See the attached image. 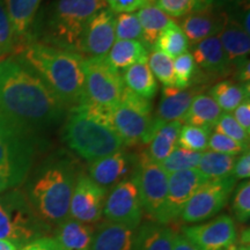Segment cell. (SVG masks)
Here are the masks:
<instances>
[{"instance_id": "6da1fadb", "label": "cell", "mask_w": 250, "mask_h": 250, "mask_svg": "<svg viewBox=\"0 0 250 250\" xmlns=\"http://www.w3.org/2000/svg\"><path fill=\"white\" fill-rule=\"evenodd\" d=\"M67 111L21 56L0 61V136L40 146Z\"/></svg>"}, {"instance_id": "7a4b0ae2", "label": "cell", "mask_w": 250, "mask_h": 250, "mask_svg": "<svg viewBox=\"0 0 250 250\" xmlns=\"http://www.w3.org/2000/svg\"><path fill=\"white\" fill-rule=\"evenodd\" d=\"M80 171L77 159L61 149L50 155L31 176L24 193L48 226H57L70 217L71 197Z\"/></svg>"}, {"instance_id": "3957f363", "label": "cell", "mask_w": 250, "mask_h": 250, "mask_svg": "<svg viewBox=\"0 0 250 250\" xmlns=\"http://www.w3.org/2000/svg\"><path fill=\"white\" fill-rule=\"evenodd\" d=\"M103 8H107L104 0H52L40 8L31 42L79 54L87 22Z\"/></svg>"}, {"instance_id": "277c9868", "label": "cell", "mask_w": 250, "mask_h": 250, "mask_svg": "<svg viewBox=\"0 0 250 250\" xmlns=\"http://www.w3.org/2000/svg\"><path fill=\"white\" fill-rule=\"evenodd\" d=\"M21 57L42 78L67 109L86 102L83 62L85 56L31 42Z\"/></svg>"}, {"instance_id": "5b68a950", "label": "cell", "mask_w": 250, "mask_h": 250, "mask_svg": "<svg viewBox=\"0 0 250 250\" xmlns=\"http://www.w3.org/2000/svg\"><path fill=\"white\" fill-rule=\"evenodd\" d=\"M109 112L87 102L68 109L62 124V142L88 162L124 149L123 140L109 120Z\"/></svg>"}, {"instance_id": "8992f818", "label": "cell", "mask_w": 250, "mask_h": 250, "mask_svg": "<svg viewBox=\"0 0 250 250\" xmlns=\"http://www.w3.org/2000/svg\"><path fill=\"white\" fill-rule=\"evenodd\" d=\"M50 228L35 213L22 190L14 188L0 193V239L21 249L45 236Z\"/></svg>"}, {"instance_id": "52a82bcc", "label": "cell", "mask_w": 250, "mask_h": 250, "mask_svg": "<svg viewBox=\"0 0 250 250\" xmlns=\"http://www.w3.org/2000/svg\"><path fill=\"white\" fill-rule=\"evenodd\" d=\"M152 103L125 87L121 101L109 112V120L125 146L152 140Z\"/></svg>"}, {"instance_id": "ba28073f", "label": "cell", "mask_w": 250, "mask_h": 250, "mask_svg": "<svg viewBox=\"0 0 250 250\" xmlns=\"http://www.w3.org/2000/svg\"><path fill=\"white\" fill-rule=\"evenodd\" d=\"M85 77L86 102L94 107L111 110L121 101L125 88L123 76L102 57H85L83 62Z\"/></svg>"}, {"instance_id": "9c48e42d", "label": "cell", "mask_w": 250, "mask_h": 250, "mask_svg": "<svg viewBox=\"0 0 250 250\" xmlns=\"http://www.w3.org/2000/svg\"><path fill=\"white\" fill-rule=\"evenodd\" d=\"M132 176L138 187L143 210L156 224H160L168 192V174L149 158L147 152H142L137 154Z\"/></svg>"}, {"instance_id": "30bf717a", "label": "cell", "mask_w": 250, "mask_h": 250, "mask_svg": "<svg viewBox=\"0 0 250 250\" xmlns=\"http://www.w3.org/2000/svg\"><path fill=\"white\" fill-rule=\"evenodd\" d=\"M236 180L232 175L219 180H210L197 189L188 201L180 217L184 223L195 224L217 215L226 206Z\"/></svg>"}, {"instance_id": "8fae6325", "label": "cell", "mask_w": 250, "mask_h": 250, "mask_svg": "<svg viewBox=\"0 0 250 250\" xmlns=\"http://www.w3.org/2000/svg\"><path fill=\"white\" fill-rule=\"evenodd\" d=\"M143 205L133 176L122 181L105 197L102 215L107 221L137 229L143 219Z\"/></svg>"}, {"instance_id": "7c38bea8", "label": "cell", "mask_w": 250, "mask_h": 250, "mask_svg": "<svg viewBox=\"0 0 250 250\" xmlns=\"http://www.w3.org/2000/svg\"><path fill=\"white\" fill-rule=\"evenodd\" d=\"M108 190L100 187L83 170L78 175L70 203V218L94 225L101 220Z\"/></svg>"}, {"instance_id": "4fadbf2b", "label": "cell", "mask_w": 250, "mask_h": 250, "mask_svg": "<svg viewBox=\"0 0 250 250\" xmlns=\"http://www.w3.org/2000/svg\"><path fill=\"white\" fill-rule=\"evenodd\" d=\"M196 65L192 85L201 86L215 80H225L232 76L233 70L227 61L218 36L208 37L193 46L191 52Z\"/></svg>"}, {"instance_id": "5bb4252c", "label": "cell", "mask_w": 250, "mask_h": 250, "mask_svg": "<svg viewBox=\"0 0 250 250\" xmlns=\"http://www.w3.org/2000/svg\"><path fill=\"white\" fill-rule=\"evenodd\" d=\"M182 235L202 250H228L236 243L237 230L229 215H219L213 220L182 228Z\"/></svg>"}, {"instance_id": "9a60e30c", "label": "cell", "mask_w": 250, "mask_h": 250, "mask_svg": "<svg viewBox=\"0 0 250 250\" xmlns=\"http://www.w3.org/2000/svg\"><path fill=\"white\" fill-rule=\"evenodd\" d=\"M208 182L197 168L168 175V192L160 225H168L180 218L183 208L199 187Z\"/></svg>"}, {"instance_id": "2e32d148", "label": "cell", "mask_w": 250, "mask_h": 250, "mask_svg": "<svg viewBox=\"0 0 250 250\" xmlns=\"http://www.w3.org/2000/svg\"><path fill=\"white\" fill-rule=\"evenodd\" d=\"M115 24L116 14L108 7L90 18L81 36L79 54L85 57H102L107 55L116 41Z\"/></svg>"}, {"instance_id": "e0dca14e", "label": "cell", "mask_w": 250, "mask_h": 250, "mask_svg": "<svg viewBox=\"0 0 250 250\" xmlns=\"http://www.w3.org/2000/svg\"><path fill=\"white\" fill-rule=\"evenodd\" d=\"M137 165V154L121 149L116 153L89 162L88 176L105 190L111 189L122 181L133 175Z\"/></svg>"}, {"instance_id": "ac0fdd59", "label": "cell", "mask_w": 250, "mask_h": 250, "mask_svg": "<svg viewBox=\"0 0 250 250\" xmlns=\"http://www.w3.org/2000/svg\"><path fill=\"white\" fill-rule=\"evenodd\" d=\"M197 94H198L197 87L186 89H180L177 87H164L161 90L158 108L155 114L153 115L152 138L165 124L174 121L182 122L184 115Z\"/></svg>"}, {"instance_id": "d6986e66", "label": "cell", "mask_w": 250, "mask_h": 250, "mask_svg": "<svg viewBox=\"0 0 250 250\" xmlns=\"http://www.w3.org/2000/svg\"><path fill=\"white\" fill-rule=\"evenodd\" d=\"M227 20L224 9L206 7L193 11L181 21V29L187 36L189 45L195 46L208 37L218 36Z\"/></svg>"}, {"instance_id": "ffe728a7", "label": "cell", "mask_w": 250, "mask_h": 250, "mask_svg": "<svg viewBox=\"0 0 250 250\" xmlns=\"http://www.w3.org/2000/svg\"><path fill=\"white\" fill-rule=\"evenodd\" d=\"M42 0H4L15 37V56L31 43V30Z\"/></svg>"}, {"instance_id": "44dd1931", "label": "cell", "mask_w": 250, "mask_h": 250, "mask_svg": "<svg viewBox=\"0 0 250 250\" xmlns=\"http://www.w3.org/2000/svg\"><path fill=\"white\" fill-rule=\"evenodd\" d=\"M218 37L232 70L249 61L250 35L228 14L226 23Z\"/></svg>"}, {"instance_id": "7402d4cb", "label": "cell", "mask_w": 250, "mask_h": 250, "mask_svg": "<svg viewBox=\"0 0 250 250\" xmlns=\"http://www.w3.org/2000/svg\"><path fill=\"white\" fill-rule=\"evenodd\" d=\"M96 227L68 217L56 226L55 237L59 250H90Z\"/></svg>"}, {"instance_id": "603a6c76", "label": "cell", "mask_w": 250, "mask_h": 250, "mask_svg": "<svg viewBox=\"0 0 250 250\" xmlns=\"http://www.w3.org/2000/svg\"><path fill=\"white\" fill-rule=\"evenodd\" d=\"M136 229L104 221L96 227L90 250H131Z\"/></svg>"}, {"instance_id": "cb8c5ba5", "label": "cell", "mask_w": 250, "mask_h": 250, "mask_svg": "<svg viewBox=\"0 0 250 250\" xmlns=\"http://www.w3.org/2000/svg\"><path fill=\"white\" fill-rule=\"evenodd\" d=\"M37 146L0 136V168H9L27 177Z\"/></svg>"}, {"instance_id": "d4e9b609", "label": "cell", "mask_w": 250, "mask_h": 250, "mask_svg": "<svg viewBox=\"0 0 250 250\" xmlns=\"http://www.w3.org/2000/svg\"><path fill=\"white\" fill-rule=\"evenodd\" d=\"M223 110L208 94L198 93L184 115L182 123L213 130Z\"/></svg>"}, {"instance_id": "484cf974", "label": "cell", "mask_w": 250, "mask_h": 250, "mask_svg": "<svg viewBox=\"0 0 250 250\" xmlns=\"http://www.w3.org/2000/svg\"><path fill=\"white\" fill-rule=\"evenodd\" d=\"M149 51L140 41H115L105 59L112 68L122 72L131 65L147 61Z\"/></svg>"}, {"instance_id": "4316f807", "label": "cell", "mask_w": 250, "mask_h": 250, "mask_svg": "<svg viewBox=\"0 0 250 250\" xmlns=\"http://www.w3.org/2000/svg\"><path fill=\"white\" fill-rule=\"evenodd\" d=\"M176 233L160 224H145L136 229L131 250H171Z\"/></svg>"}, {"instance_id": "83f0119b", "label": "cell", "mask_w": 250, "mask_h": 250, "mask_svg": "<svg viewBox=\"0 0 250 250\" xmlns=\"http://www.w3.org/2000/svg\"><path fill=\"white\" fill-rule=\"evenodd\" d=\"M137 17L142 27V43L148 51L153 49L159 35L175 21L155 4L140 8Z\"/></svg>"}, {"instance_id": "f1b7e54d", "label": "cell", "mask_w": 250, "mask_h": 250, "mask_svg": "<svg viewBox=\"0 0 250 250\" xmlns=\"http://www.w3.org/2000/svg\"><path fill=\"white\" fill-rule=\"evenodd\" d=\"M123 80L125 87L132 90L137 95L146 100H153L158 93V80L152 73L147 61L139 62L131 65L124 71Z\"/></svg>"}, {"instance_id": "f546056e", "label": "cell", "mask_w": 250, "mask_h": 250, "mask_svg": "<svg viewBox=\"0 0 250 250\" xmlns=\"http://www.w3.org/2000/svg\"><path fill=\"white\" fill-rule=\"evenodd\" d=\"M250 83H240L234 80H220L208 90V95L223 112H233L245 100L249 99Z\"/></svg>"}, {"instance_id": "4dcf8cb0", "label": "cell", "mask_w": 250, "mask_h": 250, "mask_svg": "<svg viewBox=\"0 0 250 250\" xmlns=\"http://www.w3.org/2000/svg\"><path fill=\"white\" fill-rule=\"evenodd\" d=\"M182 124L181 121L169 122L158 130V132L149 142L147 152L153 161L160 165L177 147V139Z\"/></svg>"}, {"instance_id": "1f68e13d", "label": "cell", "mask_w": 250, "mask_h": 250, "mask_svg": "<svg viewBox=\"0 0 250 250\" xmlns=\"http://www.w3.org/2000/svg\"><path fill=\"white\" fill-rule=\"evenodd\" d=\"M237 156L223 154L213 151L203 152L198 169L206 177V180H219L232 174L234 164Z\"/></svg>"}, {"instance_id": "d6a6232c", "label": "cell", "mask_w": 250, "mask_h": 250, "mask_svg": "<svg viewBox=\"0 0 250 250\" xmlns=\"http://www.w3.org/2000/svg\"><path fill=\"white\" fill-rule=\"evenodd\" d=\"M189 49V42L180 24L176 21L171 22L156 39L152 50L160 51L168 57L175 59ZM151 50V51H152Z\"/></svg>"}, {"instance_id": "836d02e7", "label": "cell", "mask_w": 250, "mask_h": 250, "mask_svg": "<svg viewBox=\"0 0 250 250\" xmlns=\"http://www.w3.org/2000/svg\"><path fill=\"white\" fill-rule=\"evenodd\" d=\"M211 132L212 130L205 129V127L182 124L179 139H177V146L199 153L208 151Z\"/></svg>"}, {"instance_id": "e575fe53", "label": "cell", "mask_w": 250, "mask_h": 250, "mask_svg": "<svg viewBox=\"0 0 250 250\" xmlns=\"http://www.w3.org/2000/svg\"><path fill=\"white\" fill-rule=\"evenodd\" d=\"M202 154L203 153L189 151V149L177 146L168 155V158L161 162L160 166L168 175L176 173V171L193 169V168L198 167Z\"/></svg>"}, {"instance_id": "d590c367", "label": "cell", "mask_w": 250, "mask_h": 250, "mask_svg": "<svg viewBox=\"0 0 250 250\" xmlns=\"http://www.w3.org/2000/svg\"><path fill=\"white\" fill-rule=\"evenodd\" d=\"M148 66L155 79H158L165 87H175L174 59L160 51L152 50L147 58Z\"/></svg>"}, {"instance_id": "8d00e7d4", "label": "cell", "mask_w": 250, "mask_h": 250, "mask_svg": "<svg viewBox=\"0 0 250 250\" xmlns=\"http://www.w3.org/2000/svg\"><path fill=\"white\" fill-rule=\"evenodd\" d=\"M214 132L221 133L224 136L229 137L230 139L235 140L243 147L249 149L250 144V133L243 129V127L235 121L232 112H223L219 118L217 124L213 127Z\"/></svg>"}, {"instance_id": "74e56055", "label": "cell", "mask_w": 250, "mask_h": 250, "mask_svg": "<svg viewBox=\"0 0 250 250\" xmlns=\"http://www.w3.org/2000/svg\"><path fill=\"white\" fill-rule=\"evenodd\" d=\"M175 87L180 89L189 88L192 86L196 73V65L191 52L187 51L174 59Z\"/></svg>"}, {"instance_id": "f35d334b", "label": "cell", "mask_w": 250, "mask_h": 250, "mask_svg": "<svg viewBox=\"0 0 250 250\" xmlns=\"http://www.w3.org/2000/svg\"><path fill=\"white\" fill-rule=\"evenodd\" d=\"M115 35L118 41H140L142 27L137 13H121L116 15Z\"/></svg>"}, {"instance_id": "ab89813d", "label": "cell", "mask_w": 250, "mask_h": 250, "mask_svg": "<svg viewBox=\"0 0 250 250\" xmlns=\"http://www.w3.org/2000/svg\"><path fill=\"white\" fill-rule=\"evenodd\" d=\"M9 56H15V37L4 0H0V61Z\"/></svg>"}, {"instance_id": "60d3db41", "label": "cell", "mask_w": 250, "mask_h": 250, "mask_svg": "<svg viewBox=\"0 0 250 250\" xmlns=\"http://www.w3.org/2000/svg\"><path fill=\"white\" fill-rule=\"evenodd\" d=\"M233 213L240 223H247L250 217V183L243 181L237 187L233 199Z\"/></svg>"}, {"instance_id": "b9f144b4", "label": "cell", "mask_w": 250, "mask_h": 250, "mask_svg": "<svg viewBox=\"0 0 250 250\" xmlns=\"http://www.w3.org/2000/svg\"><path fill=\"white\" fill-rule=\"evenodd\" d=\"M208 149L213 152L223 153V154L237 156L242 154L243 152L249 151L236 143L235 140L230 139L229 137L218 132H211L210 139H208Z\"/></svg>"}, {"instance_id": "7bdbcfd3", "label": "cell", "mask_w": 250, "mask_h": 250, "mask_svg": "<svg viewBox=\"0 0 250 250\" xmlns=\"http://www.w3.org/2000/svg\"><path fill=\"white\" fill-rule=\"evenodd\" d=\"M155 5L170 18H184L196 8L195 0H155Z\"/></svg>"}, {"instance_id": "ee69618b", "label": "cell", "mask_w": 250, "mask_h": 250, "mask_svg": "<svg viewBox=\"0 0 250 250\" xmlns=\"http://www.w3.org/2000/svg\"><path fill=\"white\" fill-rule=\"evenodd\" d=\"M109 9L115 14L134 13L145 6L155 4V0H104Z\"/></svg>"}, {"instance_id": "f6af8a7d", "label": "cell", "mask_w": 250, "mask_h": 250, "mask_svg": "<svg viewBox=\"0 0 250 250\" xmlns=\"http://www.w3.org/2000/svg\"><path fill=\"white\" fill-rule=\"evenodd\" d=\"M26 179L22 174L9 168H0V193L14 189Z\"/></svg>"}, {"instance_id": "bcb514c9", "label": "cell", "mask_w": 250, "mask_h": 250, "mask_svg": "<svg viewBox=\"0 0 250 250\" xmlns=\"http://www.w3.org/2000/svg\"><path fill=\"white\" fill-rule=\"evenodd\" d=\"M232 176L236 181L248 180L250 176V153L249 151L243 152L240 156H237L235 164H234Z\"/></svg>"}, {"instance_id": "7dc6e473", "label": "cell", "mask_w": 250, "mask_h": 250, "mask_svg": "<svg viewBox=\"0 0 250 250\" xmlns=\"http://www.w3.org/2000/svg\"><path fill=\"white\" fill-rule=\"evenodd\" d=\"M232 115L237 123L250 133V99L245 100L239 107L234 109Z\"/></svg>"}, {"instance_id": "c3c4849f", "label": "cell", "mask_w": 250, "mask_h": 250, "mask_svg": "<svg viewBox=\"0 0 250 250\" xmlns=\"http://www.w3.org/2000/svg\"><path fill=\"white\" fill-rule=\"evenodd\" d=\"M20 250H59V247L54 237L42 236L28 243Z\"/></svg>"}, {"instance_id": "681fc988", "label": "cell", "mask_w": 250, "mask_h": 250, "mask_svg": "<svg viewBox=\"0 0 250 250\" xmlns=\"http://www.w3.org/2000/svg\"><path fill=\"white\" fill-rule=\"evenodd\" d=\"M233 80L240 83H250V62H243L239 67L234 68L232 76Z\"/></svg>"}, {"instance_id": "f907efd6", "label": "cell", "mask_w": 250, "mask_h": 250, "mask_svg": "<svg viewBox=\"0 0 250 250\" xmlns=\"http://www.w3.org/2000/svg\"><path fill=\"white\" fill-rule=\"evenodd\" d=\"M171 250H202V249L193 245L192 242H190L186 236L176 234V235H175L173 248H171Z\"/></svg>"}, {"instance_id": "816d5d0a", "label": "cell", "mask_w": 250, "mask_h": 250, "mask_svg": "<svg viewBox=\"0 0 250 250\" xmlns=\"http://www.w3.org/2000/svg\"><path fill=\"white\" fill-rule=\"evenodd\" d=\"M249 1V0H210L208 7H213L218 9H228L234 6L241 5L243 2Z\"/></svg>"}, {"instance_id": "f5cc1de1", "label": "cell", "mask_w": 250, "mask_h": 250, "mask_svg": "<svg viewBox=\"0 0 250 250\" xmlns=\"http://www.w3.org/2000/svg\"><path fill=\"white\" fill-rule=\"evenodd\" d=\"M0 250H19L17 246L13 245L12 242L7 241V240L0 239Z\"/></svg>"}, {"instance_id": "db71d44e", "label": "cell", "mask_w": 250, "mask_h": 250, "mask_svg": "<svg viewBox=\"0 0 250 250\" xmlns=\"http://www.w3.org/2000/svg\"><path fill=\"white\" fill-rule=\"evenodd\" d=\"M195 2H196L195 11H198V9H203V8L208 7L210 0H195Z\"/></svg>"}]
</instances>
